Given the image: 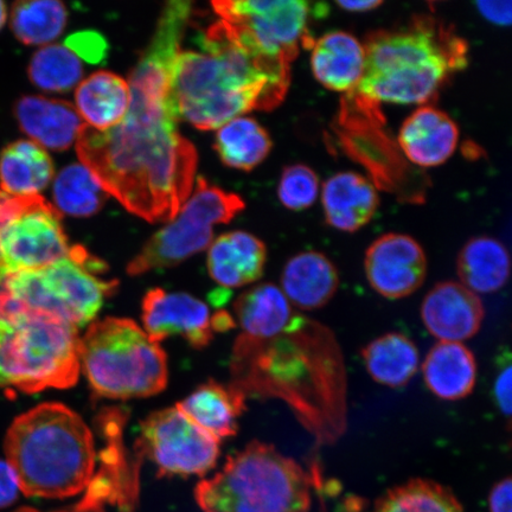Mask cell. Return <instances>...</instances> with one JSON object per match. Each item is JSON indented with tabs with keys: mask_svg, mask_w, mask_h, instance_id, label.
<instances>
[{
	"mask_svg": "<svg viewBox=\"0 0 512 512\" xmlns=\"http://www.w3.org/2000/svg\"><path fill=\"white\" fill-rule=\"evenodd\" d=\"M177 407L221 443V440L238 433V421L246 409V396L232 386L209 381L179 402Z\"/></svg>",
	"mask_w": 512,
	"mask_h": 512,
	"instance_id": "cell-24",
	"label": "cell"
},
{
	"mask_svg": "<svg viewBox=\"0 0 512 512\" xmlns=\"http://www.w3.org/2000/svg\"><path fill=\"white\" fill-rule=\"evenodd\" d=\"M366 66L356 92L363 98L396 105H424L454 70L465 66L466 48L433 24L370 35Z\"/></svg>",
	"mask_w": 512,
	"mask_h": 512,
	"instance_id": "cell-4",
	"label": "cell"
},
{
	"mask_svg": "<svg viewBox=\"0 0 512 512\" xmlns=\"http://www.w3.org/2000/svg\"><path fill=\"white\" fill-rule=\"evenodd\" d=\"M339 8L349 12H368L382 5L380 0H338Z\"/></svg>",
	"mask_w": 512,
	"mask_h": 512,
	"instance_id": "cell-40",
	"label": "cell"
},
{
	"mask_svg": "<svg viewBox=\"0 0 512 512\" xmlns=\"http://www.w3.org/2000/svg\"><path fill=\"white\" fill-rule=\"evenodd\" d=\"M477 361L464 343L438 342L422 363L426 387L438 399L459 401L475 390Z\"/></svg>",
	"mask_w": 512,
	"mask_h": 512,
	"instance_id": "cell-23",
	"label": "cell"
},
{
	"mask_svg": "<svg viewBox=\"0 0 512 512\" xmlns=\"http://www.w3.org/2000/svg\"><path fill=\"white\" fill-rule=\"evenodd\" d=\"M364 271L376 293L399 300L412 296L424 285L427 256L412 236L390 233L371 243L364 258Z\"/></svg>",
	"mask_w": 512,
	"mask_h": 512,
	"instance_id": "cell-13",
	"label": "cell"
},
{
	"mask_svg": "<svg viewBox=\"0 0 512 512\" xmlns=\"http://www.w3.org/2000/svg\"><path fill=\"white\" fill-rule=\"evenodd\" d=\"M512 482L511 477H507L498 482L492 488L489 496L490 512H512Z\"/></svg>",
	"mask_w": 512,
	"mask_h": 512,
	"instance_id": "cell-39",
	"label": "cell"
},
{
	"mask_svg": "<svg viewBox=\"0 0 512 512\" xmlns=\"http://www.w3.org/2000/svg\"><path fill=\"white\" fill-rule=\"evenodd\" d=\"M339 274L328 256L307 251L292 256L281 274V287L288 302L304 311L322 309L335 297Z\"/></svg>",
	"mask_w": 512,
	"mask_h": 512,
	"instance_id": "cell-22",
	"label": "cell"
},
{
	"mask_svg": "<svg viewBox=\"0 0 512 512\" xmlns=\"http://www.w3.org/2000/svg\"><path fill=\"white\" fill-rule=\"evenodd\" d=\"M270 134L258 121L239 117L228 121L216 134L215 147L229 168L251 171L270 155Z\"/></svg>",
	"mask_w": 512,
	"mask_h": 512,
	"instance_id": "cell-29",
	"label": "cell"
},
{
	"mask_svg": "<svg viewBox=\"0 0 512 512\" xmlns=\"http://www.w3.org/2000/svg\"><path fill=\"white\" fill-rule=\"evenodd\" d=\"M28 73L36 87L46 92L62 93L79 85L83 67L72 50L61 44H51L32 56Z\"/></svg>",
	"mask_w": 512,
	"mask_h": 512,
	"instance_id": "cell-33",
	"label": "cell"
},
{
	"mask_svg": "<svg viewBox=\"0 0 512 512\" xmlns=\"http://www.w3.org/2000/svg\"><path fill=\"white\" fill-rule=\"evenodd\" d=\"M361 354L371 379L384 387H405L418 373L419 350L411 338L400 332L374 339Z\"/></svg>",
	"mask_w": 512,
	"mask_h": 512,
	"instance_id": "cell-28",
	"label": "cell"
},
{
	"mask_svg": "<svg viewBox=\"0 0 512 512\" xmlns=\"http://www.w3.org/2000/svg\"><path fill=\"white\" fill-rule=\"evenodd\" d=\"M238 195L197 178L188 201L164 229L146 242L142 251L127 265V274L138 277L151 271L174 267L213 242V226L228 223L245 209Z\"/></svg>",
	"mask_w": 512,
	"mask_h": 512,
	"instance_id": "cell-9",
	"label": "cell"
},
{
	"mask_svg": "<svg viewBox=\"0 0 512 512\" xmlns=\"http://www.w3.org/2000/svg\"><path fill=\"white\" fill-rule=\"evenodd\" d=\"M68 21V12L57 0H29L12 6L11 29L17 40L27 46H43L60 37Z\"/></svg>",
	"mask_w": 512,
	"mask_h": 512,
	"instance_id": "cell-30",
	"label": "cell"
},
{
	"mask_svg": "<svg viewBox=\"0 0 512 512\" xmlns=\"http://www.w3.org/2000/svg\"><path fill=\"white\" fill-rule=\"evenodd\" d=\"M366 49L354 35L332 31L312 42L311 67L320 85L338 93L356 91L360 85Z\"/></svg>",
	"mask_w": 512,
	"mask_h": 512,
	"instance_id": "cell-20",
	"label": "cell"
},
{
	"mask_svg": "<svg viewBox=\"0 0 512 512\" xmlns=\"http://www.w3.org/2000/svg\"><path fill=\"white\" fill-rule=\"evenodd\" d=\"M8 222H9V216H8V213H6V209H5L2 197H0V229H2L5 226V224ZM5 273H8V272H6L4 270L2 264H0V278H2Z\"/></svg>",
	"mask_w": 512,
	"mask_h": 512,
	"instance_id": "cell-41",
	"label": "cell"
},
{
	"mask_svg": "<svg viewBox=\"0 0 512 512\" xmlns=\"http://www.w3.org/2000/svg\"><path fill=\"white\" fill-rule=\"evenodd\" d=\"M322 203L326 223L345 233L360 230L373 219L380 197L375 185L357 172L345 171L323 185Z\"/></svg>",
	"mask_w": 512,
	"mask_h": 512,
	"instance_id": "cell-19",
	"label": "cell"
},
{
	"mask_svg": "<svg viewBox=\"0 0 512 512\" xmlns=\"http://www.w3.org/2000/svg\"><path fill=\"white\" fill-rule=\"evenodd\" d=\"M234 311L241 335L254 341H270L305 322L280 287L273 284L249 288L236 300Z\"/></svg>",
	"mask_w": 512,
	"mask_h": 512,
	"instance_id": "cell-18",
	"label": "cell"
},
{
	"mask_svg": "<svg viewBox=\"0 0 512 512\" xmlns=\"http://www.w3.org/2000/svg\"><path fill=\"white\" fill-rule=\"evenodd\" d=\"M137 448L160 476H204L216 466L220 441L191 421L177 406L147 416Z\"/></svg>",
	"mask_w": 512,
	"mask_h": 512,
	"instance_id": "cell-11",
	"label": "cell"
},
{
	"mask_svg": "<svg viewBox=\"0 0 512 512\" xmlns=\"http://www.w3.org/2000/svg\"><path fill=\"white\" fill-rule=\"evenodd\" d=\"M266 260L265 243L238 230L211 242L208 271L217 284L230 290L256 283L264 274Z\"/></svg>",
	"mask_w": 512,
	"mask_h": 512,
	"instance_id": "cell-21",
	"label": "cell"
},
{
	"mask_svg": "<svg viewBox=\"0 0 512 512\" xmlns=\"http://www.w3.org/2000/svg\"><path fill=\"white\" fill-rule=\"evenodd\" d=\"M459 128L450 115L432 106H422L402 124L400 149L409 162L421 168H434L456 152Z\"/></svg>",
	"mask_w": 512,
	"mask_h": 512,
	"instance_id": "cell-17",
	"label": "cell"
},
{
	"mask_svg": "<svg viewBox=\"0 0 512 512\" xmlns=\"http://www.w3.org/2000/svg\"><path fill=\"white\" fill-rule=\"evenodd\" d=\"M9 332L8 330H6L3 326L2 323H0V345H2L3 341H4V338L6 337V335H8Z\"/></svg>",
	"mask_w": 512,
	"mask_h": 512,
	"instance_id": "cell-43",
	"label": "cell"
},
{
	"mask_svg": "<svg viewBox=\"0 0 512 512\" xmlns=\"http://www.w3.org/2000/svg\"><path fill=\"white\" fill-rule=\"evenodd\" d=\"M64 46L73 51L81 59L91 63H99L105 59L107 42L98 32L82 31L69 36Z\"/></svg>",
	"mask_w": 512,
	"mask_h": 512,
	"instance_id": "cell-35",
	"label": "cell"
},
{
	"mask_svg": "<svg viewBox=\"0 0 512 512\" xmlns=\"http://www.w3.org/2000/svg\"><path fill=\"white\" fill-rule=\"evenodd\" d=\"M484 318L482 299L457 281L435 285L421 305L422 323L439 342L463 343L475 337Z\"/></svg>",
	"mask_w": 512,
	"mask_h": 512,
	"instance_id": "cell-15",
	"label": "cell"
},
{
	"mask_svg": "<svg viewBox=\"0 0 512 512\" xmlns=\"http://www.w3.org/2000/svg\"><path fill=\"white\" fill-rule=\"evenodd\" d=\"M104 261L73 246L67 258L46 270L31 272L22 284V299L31 312L46 313L80 329L98 315L118 281L101 278Z\"/></svg>",
	"mask_w": 512,
	"mask_h": 512,
	"instance_id": "cell-8",
	"label": "cell"
},
{
	"mask_svg": "<svg viewBox=\"0 0 512 512\" xmlns=\"http://www.w3.org/2000/svg\"><path fill=\"white\" fill-rule=\"evenodd\" d=\"M53 159L31 140H18L0 155V188L10 196H35L54 177Z\"/></svg>",
	"mask_w": 512,
	"mask_h": 512,
	"instance_id": "cell-27",
	"label": "cell"
},
{
	"mask_svg": "<svg viewBox=\"0 0 512 512\" xmlns=\"http://www.w3.org/2000/svg\"><path fill=\"white\" fill-rule=\"evenodd\" d=\"M4 450L22 494L30 498L74 497L94 476L91 428L62 403H42L19 415L6 433Z\"/></svg>",
	"mask_w": 512,
	"mask_h": 512,
	"instance_id": "cell-3",
	"label": "cell"
},
{
	"mask_svg": "<svg viewBox=\"0 0 512 512\" xmlns=\"http://www.w3.org/2000/svg\"><path fill=\"white\" fill-rule=\"evenodd\" d=\"M211 5L221 21L232 25L262 55L288 64L309 41L311 19L324 17L329 11L325 4L304 0H220Z\"/></svg>",
	"mask_w": 512,
	"mask_h": 512,
	"instance_id": "cell-10",
	"label": "cell"
},
{
	"mask_svg": "<svg viewBox=\"0 0 512 512\" xmlns=\"http://www.w3.org/2000/svg\"><path fill=\"white\" fill-rule=\"evenodd\" d=\"M14 113L21 130L44 150L66 151L86 125L69 102L41 95L22 96Z\"/></svg>",
	"mask_w": 512,
	"mask_h": 512,
	"instance_id": "cell-16",
	"label": "cell"
},
{
	"mask_svg": "<svg viewBox=\"0 0 512 512\" xmlns=\"http://www.w3.org/2000/svg\"><path fill=\"white\" fill-rule=\"evenodd\" d=\"M144 331L152 341L181 336L192 348L208 347L215 335L209 306L191 294L153 288L143 299Z\"/></svg>",
	"mask_w": 512,
	"mask_h": 512,
	"instance_id": "cell-14",
	"label": "cell"
},
{
	"mask_svg": "<svg viewBox=\"0 0 512 512\" xmlns=\"http://www.w3.org/2000/svg\"><path fill=\"white\" fill-rule=\"evenodd\" d=\"M374 512H464L452 491L430 479L395 486L376 503Z\"/></svg>",
	"mask_w": 512,
	"mask_h": 512,
	"instance_id": "cell-32",
	"label": "cell"
},
{
	"mask_svg": "<svg viewBox=\"0 0 512 512\" xmlns=\"http://www.w3.org/2000/svg\"><path fill=\"white\" fill-rule=\"evenodd\" d=\"M76 111L86 125L106 131L124 120L131 104L127 81L111 72H96L83 80L75 94Z\"/></svg>",
	"mask_w": 512,
	"mask_h": 512,
	"instance_id": "cell-25",
	"label": "cell"
},
{
	"mask_svg": "<svg viewBox=\"0 0 512 512\" xmlns=\"http://www.w3.org/2000/svg\"><path fill=\"white\" fill-rule=\"evenodd\" d=\"M76 326L46 313H29L0 345V388L34 394L75 386L81 374Z\"/></svg>",
	"mask_w": 512,
	"mask_h": 512,
	"instance_id": "cell-7",
	"label": "cell"
},
{
	"mask_svg": "<svg viewBox=\"0 0 512 512\" xmlns=\"http://www.w3.org/2000/svg\"><path fill=\"white\" fill-rule=\"evenodd\" d=\"M185 18L164 11L155 35L128 78L131 104L118 126L82 127L76 150L107 194L151 223L171 222L188 201L197 169L195 146L177 130L170 106L172 67Z\"/></svg>",
	"mask_w": 512,
	"mask_h": 512,
	"instance_id": "cell-1",
	"label": "cell"
},
{
	"mask_svg": "<svg viewBox=\"0 0 512 512\" xmlns=\"http://www.w3.org/2000/svg\"><path fill=\"white\" fill-rule=\"evenodd\" d=\"M6 18H8V9H6L5 3L0 2V30L3 29Z\"/></svg>",
	"mask_w": 512,
	"mask_h": 512,
	"instance_id": "cell-42",
	"label": "cell"
},
{
	"mask_svg": "<svg viewBox=\"0 0 512 512\" xmlns=\"http://www.w3.org/2000/svg\"><path fill=\"white\" fill-rule=\"evenodd\" d=\"M319 178L304 164L287 166L281 175L278 197L283 206L292 211L309 209L319 195Z\"/></svg>",
	"mask_w": 512,
	"mask_h": 512,
	"instance_id": "cell-34",
	"label": "cell"
},
{
	"mask_svg": "<svg viewBox=\"0 0 512 512\" xmlns=\"http://www.w3.org/2000/svg\"><path fill=\"white\" fill-rule=\"evenodd\" d=\"M203 512H310L311 479L296 460L255 440L195 489Z\"/></svg>",
	"mask_w": 512,
	"mask_h": 512,
	"instance_id": "cell-5",
	"label": "cell"
},
{
	"mask_svg": "<svg viewBox=\"0 0 512 512\" xmlns=\"http://www.w3.org/2000/svg\"><path fill=\"white\" fill-rule=\"evenodd\" d=\"M512 368L510 357L503 363V367L499 369L494 384V395L496 405L505 416L510 419L512 411Z\"/></svg>",
	"mask_w": 512,
	"mask_h": 512,
	"instance_id": "cell-36",
	"label": "cell"
},
{
	"mask_svg": "<svg viewBox=\"0 0 512 512\" xmlns=\"http://www.w3.org/2000/svg\"><path fill=\"white\" fill-rule=\"evenodd\" d=\"M459 283L476 294L496 293L510 277V255L501 241L478 236L467 241L457 258Z\"/></svg>",
	"mask_w": 512,
	"mask_h": 512,
	"instance_id": "cell-26",
	"label": "cell"
},
{
	"mask_svg": "<svg viewBox=\"0 0 512 512\" xmlns=\"http://www.w3.org/2000/svg\"><path fill=\"white\" fill-rule=\"evenodd\" d=\"M477 10L486 21L509 27L512 21V4L509 0H483L476 3Z\"/></svg>",
	"mask_w": 512,
	"mask_h": 512,
	"instance_id": "cell-38",
	"label": "cell"
},
{
	"mask_svg": "<svg viewBox=\"0 0 512 512\" xmlns=\"http://www.w3.org/2000/svg\"><path fill=\"white\" fill-rule=\"evenodd\" d=\"M19 496L21 488L15 471L6 460L0 459V510L10 508L18 501Z\"/></svg>",
	"mask_w": 512,
	"mask_h": 512,
	"instance_id": "cell-37",
	"label": "cell"
},
{
	"mask_svg": "<svg viewBox=\"0 0 512 512\" xmlns=\"http://www.w3.org/2000/svg\"><path fill=\"white\" fill-rule=\"evenodd\" d=\"M62 214L40 195L0 229V264L8 273L41 271L67 258L72 247Z\"/></svg>",
	"mask_w": 512,
	"mask_h": 512,
	"instance_id": "cell-12",
	"label": "cell"
},
{
	"mask_svg": "<svg viewBox=\"0 0 512 512\" xmlns=\"http://www.w3.org/2000/svg\"><path fill=\"white\" fill-rule=\"evenodd\" d=\"M200 51H179L172 67L170 106L177 121L203 131L252 111H271L290 85V64L256 50L220 21L196 38Z\"/></svg>",
	"mask_w": 512,
	"mask_h": 512,
	"instance_id": "cell-2",
	"label": "cell"
},
{
	"mask_svg": "<svg viewBox=\"0 0 512 512\" xmlns=\"http://www.w3.org/2000/svg\"><path fill=\"white\" fill-rule=\"evenodd\" d=\"M81 371L100 398H149L168 384V357L159 343L127 318L107 317L80 338Z\"/></svg>",
	"mask_w": 512,
	"mask_h": 512,
	"instance_id": "cell-6",
	"label": "cell"
},
{
	"mask_svg": "<svg viewBox=\"0 0 512 512\" xmlns=\"http://www.w3.org/2000/svg\"><path fill=\"white\" fill-rule=\"evenodd\" d=\"M53 196L60 214L89 217L104 206L108 194L85 165L72 164L57 175Z\"/></svg>",
	"mask_w": 512,
	"mask_h": 512,
	"instance_id": "cell-31",
	"label": "cell"
}]
</instances>
